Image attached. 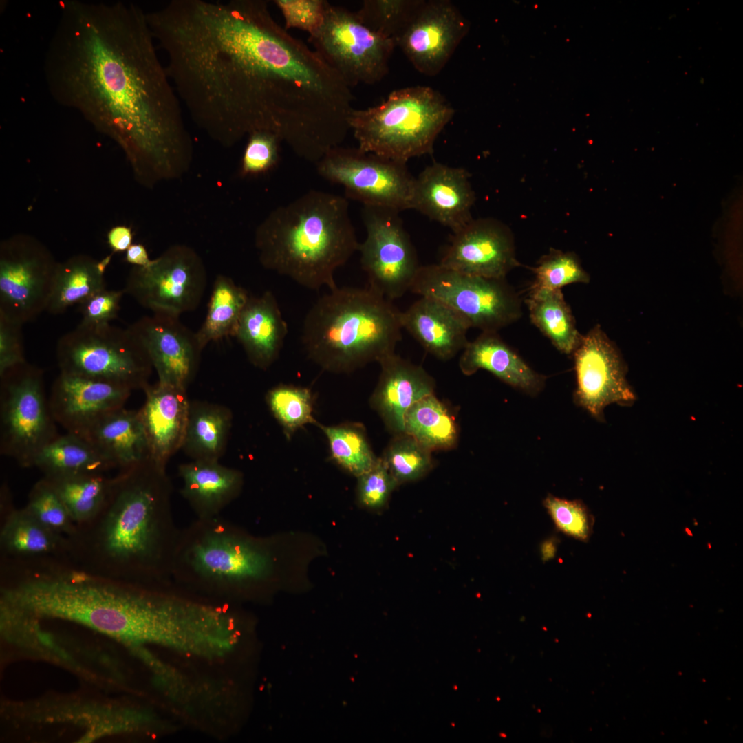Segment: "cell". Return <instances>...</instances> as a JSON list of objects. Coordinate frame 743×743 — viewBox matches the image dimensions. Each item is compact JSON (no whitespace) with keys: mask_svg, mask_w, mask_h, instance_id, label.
I'll use <instances>...</instances> for the list:
<instances>
[{"mask_svg":"<svg viewBox=\"0 0 743 743\" xmlns=\"http://www.w3.org/2000/svg\"><path fill=\"white\" fill-rule=\"evenodd\" d=\"M285 21V29L297 28L309 35L321 24L327 1L325 0H274Z\"/></svg>","mask_w":743,"mask_h":743,"instance_id":"obj_45","label":"cell"},{"mask_svg":"<svg viewBox=\"0 0 743 743\" xmlns=\"http://www.w3.org/2000/svg\"><path fill=\"white\" fill-rule=\"evenodd\" d=\"M45 477L61 499L73 521L78 524L89 522L99 515L107 502L111 482L102 473Z\"/></svg>","mask_w":743,"mask_h":743,"instance_id":"obj_33","label":"cell"},{"mask_svg":"<svg viewBox=\"0 0 743 743\" xmlns=\"http://www.w3.org/2000/svg\"><path fill=\"white\" fill-rule=\"evenodd\" d=\"M532 270L535 280L530 289L557 290L574 283H588L590 277L574 252L551 249Z\"/></svg>","mask_w":743,"mask_h":743,"instance_id":"obj_39","label":"cell"},{"mask_svg":"<svg viewBox=\"0 0 743 743\" xmlns=\"http://www.w3.org/2000/svg\"><path fill=\"white\" fill-rule=\"evenodd\" d=\"M399 213L389 208L363 206L366 237L358 250L368 287L390 301L410 290L421 266Z\"/></svg>","mask_w":743,"mask_h":743,"instance_id":"obj_13","label":"cell"},{"mask_svg":"<svg viewBox=\"0 0 743 743\" xmlns=\"http://www.w3.org/2000/svg\"><path fill=\"white\" fill-rule=\"evenodd\" d=\"M378 363L381 372L372 402L391 431L405 433L407 411L417 401L433 394L434 380L423 368L394 353Z\"/></svg>","mask_w":743,"mask_h":743,"instance_id":"obj_22","label":"cell"},{"mask_svg":"<svg viewBox=\"0 0 743 743\" xmlns=\"http://www.w3.org/2000/svg\"><path fill=\"white\" fill-rule=\"evenodd\" d=\"M132 390L60 372L48 398L52 416L67 433L83 435L109 413L123 407Z\"/></svg>","mask_w":743,"mask_h":743,"instance_id":"obj_19","label":"cell"},{"mask_svg":"<svg viewBox=\"0 0 743 743\" xmlns=\"http://www.w3.org/2000/svg\"><path fill=\"white\" fill-rule=\"evenodd\" d=\"M288 334L276 297L271 291L250 296L239 317L235 336L249 361L266 369L277 359Z\"/></svg>","mask_w":743,"mask_h":743,"instance_id":"obj_24","label":"cell"},{"mask_svg":"<svg viewBox=\"0 0 743 743\" xmlns=\"http://www.w3.org/2000/svg\"><path fill=\"white\" fill-rule=\"evenodd\" d=\"M22 326L23 325L0 314V375L26 362Z\"/></svg>","mask_w":743,"mask_h":743,"instance_id":"obj_47","label":"cell"},{"mask_svg":"<svg viewBox=\"0 0 743 743\" xmlns=\"http://www.w3.org/2000/svg\"><path fill=\"white\" fill-rule=\"evenodd\" d=\"M58 263L47 250L29 239L1 247L0 314L21 325L46 310Z\"/></svg>","mask_w":743,"mask_h":743,"instance_id":"obj_14","label":"cell"},{"mask_svg":"<svg viewBox=\"0 0 743 743\" xmlns=\"http://www.w3.org/2000/svg\"><path fill=\"white\" fill-rule=\"evenodd\" d=\"M422 0H365L356 12L360 20L378 34L394 41Z\"/></svg>","mask_w":743,"mask_h":743,"instance_id":"obj_38","label":"cell"},{"mask_svg":"<svg viewBox=\"0 0 743 743\" xmlns=\"http://www.w3.org/2000/svg\"><path fill=\"white\" fill-rule=\"evenodd\" d=\"M400 312L369 287H336L307 312L301 341L324 371L347 373L394 353L401 339Z\"/></svg>","mask_w":743,"mask_h":743,"instance_id":"obj_4","label":"cell"},{"mask_svg":"<svg viewBox=\"0 0 743 743\" xmlns=\"http://www.w3.org/2000/svg\"><path fill=\"white\" fill-rule=\"evenodd\" d=\"M274 566L264 543L225 519H196L180 530L172 579L190 589L225 596L268 581Z\"/></svg>","mask_w":743,"mask_h":743,"instance_id":"obj_5","label":"cell"},{"mask_svg":"<svg viewBox=\"0 0 743 743\" xmlns=\"http://www.w3.org/2000/svg\"><path fill=\"white\" fill-rule=\"evenodd\" d=\"M465 375L485 369L499 379L530 396L543 388L546 376L533 370L499 336L497 332H482L469 342L460 358Z\"/></svg>","mask_w":743,"mask_h":743,"instance_id":"obj_26","label":"cell"},{"mask_svg":"<svg viewBox=\"0 0 743 743\" xmlns=\"http://www.w3.org/2000/svg\"><path fill=\"white\" fill-rule=\"evenodd\" d=\"M111 255L101 261L79 255L58 263L46 312L57 315L106 288L104 274Z\"/></svg>","mask_w":743,"mask_h":743,"instance_id":"obj_29","label":"cell"},{"mask_svg":"<svg viewBox=\"0 0 743 743\" xmlns=\"http://www.w3.org/2000/svg\"><path fill=\"white\" fill-rule=\"evenodd\" d=\"M255 244L263 268L310 290L336 288L335 271L360 244L347 198L317 190L270 212Z\"/></svg>","mask_w":743,"mask_h":743,"instance_id":"obj_3","label":"cell"},{"mask_svg":"<svg viewBox=\"0 0 743 743\" xmlns=\"http://www.w3.org/2000/svg\"><path fill=\"white\" fill-rule=\"evenodd\" d=\"M439 264L463 274L493 279H505L519 266L510 230L492 218H473L453 233Z\"/></svg>","mask_w":743,"mask_h":743,"instance_id":"obj_18","label":"cell"},{"mask_svg":"<svg viewBox=\"0 0 743 743\" xmlns=\"http://www.w3.org/2000/svg\"><path fill=\"white\" fill-rule=\"evenodd\" d=\"M402 328L429 353L446 360L464 349L469 342L467 322L442 301L420 297L405 312H401Z\"/></svg>","mask_w":743,"mask_h":743,"instance_id":"obj_23","label":"cell"},{"mask_svg":"<svg viewBox=\"0 0 743 743\" xmlns=\"http://www.w3.org/2000/svg\"><path fill=\"white\" fill-rule=\"evenodd\" d=\"M319 175L342 186L346 198L398 212L411 208L415 177L407 164L359 148L336 147L316 164Z\"/></svg>","mask_w":743,"mask_h":743,"instance_id":"obj_11","label":"cell"},{"mask_svg":"<svg viewBox=\"0 0 743 743\" xmlns=\"http://www.w3.org/2000/svg\"><path fill=\"white\" fill-rule=\"evenodd\" d=\"M123 290L101 289L78 305L82 316L80 324L102 326L118 317Z\"/></svg>","mask_w":743,"mask_h":743,"instance_id":"obj_46","label":"cell"},{"mask_svg":"<svg viewBox=\"0 0 743 743\" xmlns=\"http://www.w3.org/2000/svg\"><path fill=\"white\" fill-rule=\"evenodd\" d=\"M233 415L222 405L190 400L182 450L192 460H219L224 455Z\"/></svg>","mask_w":743,"mask_h":743,"instance_id":"obj_28","label":"cell"},{"mask_svg":"<svg viewBox=\"0 0 743 743\" xmlns=\"http://www.w3.org/2000/svg\"><path fill=\"white\" fill-rule=\"evenodd\" d=\"M132 233L130 228L118 226L112 228L107 235V242L114 252L126 251L131 245Z\"/></svg>","mask_w":743,"mask_h":743,"instance_id":"obj_48","label":"cell"},{"mask_svg":"<svg viewBox=\"0 0 743 743\" xmlns=\"http://www.w3.org/2000/svg\"><path fill=\"white\" fill-rule=\"evenodd\" d=\"M154 41L146 12L133 3L64 0L44 58L52 98L112 138L151 185L182 175L193 157Z\"/></svg>","mask_w":743,"mask_h":743,"instance_id":"obj_1","label":"cell"},{"mask_svg":"<svg viewBox=\"0 0 743 743\" xmlns=\"http://www.w3.org/2000/svg\"><path fill=\"white\" fill-rule=\"evenodd\" d=\"M532 323L561 352L572 354L581 336L561 289H530L526 300Z\"/></svg>","mask_w":743,"mask_h":743,"instance_id":"obj_31","label":"cell"},{"mask_svg":"<svg viewBox=\"0 0 743 743\" xmlns=\"http://www.w3.org/2000/svg\"><path fill=\"white\" fill-rule=\"evenodd\" d=\"M464 168L433 162L415 177L411 208L455 233L472 219L475 195Z\"/></svg>","mask_w":743,"mask_h":743,"instance_id":"obj_20","label":"cell"},{"mask_svg":"<svg viewBox=\"0 0 743 743\" xmlns=\"http://www.w3.org/2000/svg\"><path fill=\"white\" fill-rule=\"evenodd\" d=\"M557 550V541L554 538H550L542 543L541 546V558L544 561L554 558Z\"/></svg>","mask_w":743,"mask_h":743,"instance_id":"obj_50","label":"cell"},{"mask_svg":"<svg viewBox=\"0 0 743 743\" xmlns=\"http://www.w3.org/2000/svg\"><path fill=\"white\" fill-rule=\"evenodd\" d=\"M409 290L442 301L482 332H497L521 314L519 298L505 279L466 274L439 263L421 266Z\"/></svg>","mask_w":743,"mask_h":743,"instance_id":"obj_9","label":"cell"},{"mask_svg":"<svg viewBox=\"0 0 743 743\" xmlns=\"http://www.w3.org/2000/svg\"><path fill=\"white\" fill-rule=\"evenodd\" d=\"M454 112L439 91L417 85L394 90L374 107L353 109L349 122L360 150L407 164L433 153Z\"/></svg>","mask_w":743,"mask_h":743,"instance_id":"obj_6","label":"cell"},{"mask_svg":"<svg viewBox=\"0 0 743 743\" xmlns=\"http://www.w3.org/2000/svg\"><path fill=\"white\" fill-rule=\"evenodd\" d=\"M207 285L201 257L185 245L170 246L147 267L129 272L125 294L153 312L180 316L200 305Z\"/></svg>","mask_w":743,"mask_h":743,"instance_id":"obj_12","label":"cell"},{"mask_svg":"<svg viewBox=\"0 0 743 743\" xmlns=\"http://www.w3.org/2000/svg\"><path fill=\"white\" fill-rule=\"evenodd\" d=\"M249 297L247 291L229 277L217 276L206 316L195 332L202 349L211 342L235 336L239 317Z\"/></svg>","mask_w":743,"mask_h":743,"instance_id":"obj_32","label":"cell"},{"mask_svg":"<svg viewBox=\"0 0 743 743\" xmlns=\"http://www.w3.org/2000/svg\"><path fill=\"white\" fill-rule=\"evenodd\" d=\"M405 433L429 451L451 448L457 439L453 418L433 394L420 399L408 409Z\"/></svg>","mask_w":743,"mask_h":743,"instance_id":"obj_34","label":"cell"},{"mask_svg":"<svg viewBox=\"0 0 743 743\" xmlns=\"http://www.w3.org/2000/svg\"><path fill=\"white\" fill-rule=\"evenodd\" d=\"M543 503L558 530L579 541L589 540L594 519L582 501L548 495Z\"/></svg>","mask_w":743,"mask_h":743,"instance_id":"obj_42","label":"cell"},{"mask_svg":"<svg viewBox=\"0 0 743 743\" xmlns=\"http://www.w3.org/2000/svg\"><path fill=\"white\" fill-rule=\"evenodd\" d=\"M60 372L118 385L131 390L149 384L153 369L129 327L79 323L58 341Z\"/></svg>","mask_w":743,"mask_h":743,"instance_id":"obj_7","label":"cell"},{"mask_svg":"<svg viewBox=\"0 0 743 743\" xmlns=\"http://www.w3.org/2000/svg\"><path fill=\"white\" fill-rule=\"evenodd\" d=\"M126 261L137 267H147L153 260L149 257L145 247L139 244H131L126 250Z\"/></svg>","mask_w":743,"mask_h":743,"instance_id":"obj_49","label":"cell"},{"mask_svg":"<svg viewBox=\"0 0 743 743\" xmlns=\"http://www.w3.org/2000/svg\"><path fill=\"white\" fill-rule=\"evenodd\" d=\"M81 437L115 468L125 469L150 457L138 410L124 407L114 410L97 421Z\"/></svg>","mask_w":743,"mask_h":743,"instance_id":"obj_27","label":"cell"},{"mask_svg":"<svg viewBox=\"0 0 743 743\" xmlns=\"http://www.w3.org/2000/svg\"><path fill=\"white\" fill-rule=\"evenodd\" d=\"M166 469L150 457L111 478L96 535L111 575L142 584H168L180 530L171 508Z\"/></svg>","mask_w":743,"mask_h":743,"instance_id":"obj_2","label":"cell"},{"mask_svg":"<svg viewBox=\"0 0 743 743\" xmlns=\"http://www.w3.org/2000/svg\"><path fill=\"white\" fill-rule=\"evenodd\" d=\"M359 502L369 508H380L387 502L398 484L382 459H377L373 467L358 477Z\"/></svg>","mask_w":743,"mask_h":743,"instance_id":"obj_44","label":"cell"},{"mask_svg":"<svg viewBox=\"0 0 743 743\" xmlns=\"http://www.w3.org/2000/svg\"><path fill=\"white\" fill-rule=\"evenodd\" d=\"M309 41L349 88L380 81L396 47L394 41L367 27L356 12L328 1L323 20Z\"/></svg>","mask_w":743,"mask_h":743,"instance_id":"obj_10","label":"cell"},{"mask_svg":"<svg viewBox=\"0 0 743 743\" xmlns=\"http://www.w3.org/2000/svg\"><path fill=\"white\" fill-rule=\"evenodd\" d=\"M180 493L197 519L219 516L239 494L243 475L219 460H191L178 467Z\"/></svg>","mask_w":743,"mask_h":743,"instance_id":"obj_25","label":"cell"},{"mask_svg":"<svg viewBox=\"0 0 743 743\" xmlns=\"http://www.w3.org/2000/svg\"><path fill=\"white\" fill-rule=\"evenodd\" d=\"M0 453L32 467L58 433L45 397L43 370L27 361L0 375Z\"/></svg>","mask_w":743,"mask_h":743,"instance_id":"obj_8","label":"cell"},{"mask_svg":"<svg viewBox=\"0 0 743 743\" xmlns=\"http://www.w3.org/2000/svg\"><path fill=\"white\" fill-rule=\"evenodd\" d=\"M1 546L10 554L37 556L56 550L61 535L47 528L24 507L10 512L0 533Z\"/></svg>","mask_w":743,"mask_h":743,"instance_id":"obj_35","label":"cell"},{"mask_svg":"<svg viewBox=\"0 0 743 743\" xmlns=\"http://www.w3.org/2000/svg\"><path fill=\"white\" fill-rule=\"evenodd\" d=\"M429 451L405 433L391 443L382 460L397 483L407 482L420 477L429 469Z\"/></svg>","mask_w":743,"mask_h":743,"instance_id":"obj_40","label":"cell"},{"mask_svg":"<svg viewBox=\"0 0 743 743\" xmlns=\"http://www.w3.org/2000/svg\"><path fill=\"white\" fill-rule=\"evenodd\" d=\"M266 400L288 438L305 425L315 423L313 396L307 387L280 384L267 392Z\"/></svg>","mask_w":743,"mask_h":743,"instance_id":"obj_37","label":"cell"},{"mask_svg":"<svg viewBox=\"0 0 743 743\" xmlns=\"http://www.w3.org/2000/svg\"><path fill=\"white\" fill-rule=\"evenodd\" d=\"M469 30L467 20L449 0H422L394 40L414 68L440 73Z\"/></svg>","mask_w":743,"mask_h":743,"instance_id":"obj_16","label":"cell"},{"mask_svg":"<svg viewBox=\"0 0 743 743\" xmlns=\"http://www.w3.org/2000/svg\"><path fill=\"white\" fill-rule=\"evenodd\" d=\"M572 354L577 380L573 398L578 406L602 421L607 406L634 402L636 396L626 379L623 358L599 325L581 336Z\"/></svg>","mask_w":743,"mask_h":743,"instance_id":"obj_15","label":"cell"},{"mask_svg":"<svg viewBox=\"0 0 743 743\" xmlns=\"http://www.w3.org/2000/svg\"><path fill=\"white\" fill-rule=\"evenodd\" d=\"M145 349L159 383L183 389L194 379L203 350L180 316L153 312L129 326Z\"/></svg>","mask_w":743,"mask_h":743,"instance_id":"obj_17","label":"cell"},{"mask_svg":"<svg viewBox=\"0 0 743 743\" xmlns=\"http://www.w3.org/2000/svg\"><path fill=\"white\" fill-rule=\"evenodd\" d=\"M145 400L138 410L144 429L150 458L166 469L170 458L182 449L190 400L186 389L157 382L143 389Z\"/></svg>","mask_w":743,"mask_h":743,"instance_id":"obj_21","label":"cell"},{"mask_svg":"<svg viewBox=\"0 0 743 743\" xmlns=\"http://www.w3.org/2000/svg\"><path fill=\"white\" fill-rule=\"evenodd\" d=\"M25 508L37 521L55 533L61 535L74 531V522L54 487L45 477L31 489Z\"/></svg>","mask_w":743,"mask_h":743,"instance_id":"obj_41","label":"cell"},{"mask_svg":"<svg viewBox=\"0 0 743 743\" xmlns=\"http://www.w3.org/2000/svg\"><path fill=\"white\" fill-rule=\"evenodd\" d=\"M280 136L270 131H257L248 136L241 160L244 175L265 173L274 169L280 158Z\"/></svg>","mask_w":743,"mask_h":743,"instance_id":"obj_43","label":"cell"},{"mask_svg":"<svg viewBox=\"0 0 743 743\" xmlns=\"http://www.w3.org/2000/svg\"><path fill=\"white\" fill-rule=\"evenodd\" d=\"M33 466L45 477L102 473L115 468L89 442L67 432L45 445L36 455Z\"/></svg>","mask_w":743,"mask_h":743,"instance_id":"obj_30","label":"cell"},{"mask_svg":"<svg viewBox=\"0 0 743 743\" xmlns=\"http://www.w3.org/2000/svg\"><path fill=\"white\" fill-rule=\"evenodd\" d=\"M318 425L327 438L332 458L349 473L358 477L375 464L378 458L361 427L349 423Z\"/></svg>","mask_w":743,"mask_h":743,"instance_id":"obj_36","label":"cell"}]
</instances>
